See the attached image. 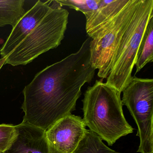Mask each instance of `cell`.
<instances>
[{
    "label": "cell",
    "instance_id": "cell-1",
    "mask_svg": "<svg viewBox=\"0 0 153 153\" xmlns=\"http://www.w3.org/2000/svg\"><path fill=\"white\" fill-rule=\"evenodd\" d=\"M90 40L88 37L77 51L38 72L25 87L22 122L46 131L76 110L81 88L95 72L90 63Z\"/></svg>",
    "mask_w": 153,
    "mask_h": 153
},
{
    "label": "cell",
    "instance_id": "cell-2",
    "mask_svg": "<svg viewBox=\"0 0 153 153\" xmlns=\"http://www.w3.org/2000/svg\"><path fill=\"white\" fill-rule=\"evenodd\" d=\"M120 96L101 79L88 88L82 100L85 125L110 146L134 130L124 117Z\"/></svg>",
    "mask_w": 153,
    "mask_h": 153
},
{
    "label": "cell",
    "instance_id": "cell-3",
    "mask_svg": "<svg viewBox=\"0 0 153 153\" xmlns=\"http://www.w3.org/2000/svg\"><path fill=\"white\" fill-rule=\"evenodd\" d=\"M153 17V0H138L134 13L115 51L106 83L120 94L132 76L145 29Z\"/></svg>",
    "mask_w": 153,
    "mask_h": 153
},
{
    "label": "cell",
    "instance_id": "cell-4",
    "mask_svg": "<svg viewBox=\"0 0 153 153\" xmlns=\"http://www.w3.org/2000/svg\"><path fill=\"white\" fill-rule=\"evenodd\" d=\"M69 15L68 10L54 1L47 15L7 57L6 64L25 65L39 55L57 48L64 39Z\"/></svg>",
    "mask_w": 153,
    "mask_h": 153
},
{
    "label": "cell",
    "instance_id": "cell-5",
    "mask_svg": "<svg viewBox=\"0 0 153 153\" xmlns=\"http://www.w3.org/2000/svg\"><path fill=\"white\" fill-rule=\"evenodd\" d=\"M121 101L137 123L140 140L137 152L153 153V79L132 76Z\"/></svg>",
    "mask_w": 153,
    "mask_h": 153
},
{
    "label": "cell",
    "instance_id": "cell-6",
    "mask_svg": "<svg viewBox=\"0 0 153 153\" xmlns=\"http://www.w3.org/2000/svg\"><path fill=\"white\" fill-rule=\"evenodd\" d=\"M138 0H129L114 18L91 37L90 63L101 79L109 75L115 51L134 13Z\"/></svg>",
    "mask_w": 153,
    "mask_h": 153
},
{
    "label": "cell",
    "instance_id": "cell-7",
    "mask_svg": "<svg viewBox=\"0 0 153 153\" xmlns=\"http://www.w3.org/2000/svg\"><path fill=\"white\" fill-rule=\"evenodd\" d=\"M83 119L71 113L55 123L45 131L50 153H72L87 129Z\"/></svg>",
    "mask_w": 153,
    "mask_h": 153
},
{
    "label": "cell",
    "instance_id": "cell-8",
    "mask_svg": "<svg viewBox=\"0 0 153 153\" xmlns=\"http://www.w3.org/2000/svg\"><path fill=\"white\" fill-rule=\"evenodd\" d=\"M51 1H38L20 19L14 27L0 51L2 58L7 57L13 50L35 28L51 9Z\"/></svg>",
    "mask_w": 153,
    "mask_h": 153
},
{
    "label": "cell",
    "instance_id": "cell-9",
    "mask_svg": "<svg viewBox=\"0 0 153 153\" xmlns=\"http://www.w3.org/2000/svg\"><path fill=\"white\" fill-rule=\"evenodd\" d=\"M16 128V137L3 153H50L44 130L23 122Z\"/></svg>",
    "mask_w": 153,
    "mask_h": 153
},
{
    "label": "cell",
    "instance_id": "cell-10",
    "mask_svg": "<svg viewBox=\"0 0 153 153\" xmlns=\"http://www.w3.org/2000/svg\"><path fill=\"white\" fill-rule=\"evenodd\" d=\"M129 0H101L98 8L85 16V29L91 38L127 6Z\"/></svg>",
    "mask_w": 153,
    "mask_h": 153
},
{
    "label": "cell",
    "instance_id": "cell-11",
    "mask_svg": "<svg viewBox=\"0 0 153 153\" xmlns=\"http://www.w3.org/2000/svg\"><path fill=\"white\" fill-rule=\"evenodd\" d=\"M24 0H0V27L10 25L14 27L25 14Z\"/></svg>",
    "mask_w": 153,
    "mask_h": 153
},
{
    "label": "cell",
    "instance_id": "cell-12",
    "mask_svg": "<svg viewBox=\"0 0 153 153\" xmlns=\"http://www.w3.org/2000/svg\"><path fill=\"white\" fill-rule=\"evenodd\" d=\"M153 61V17L147 25L136 59L135 76L148 63Z\"/></svg>",
    "mask_w": 153,
    "mask_h": 153
},
{
    "label": "cell",
    "instance_id": "cell-13",
    "mask_svg": "<svg viewBox=\"0 0 153 153\" xmlns=\"http://www.w3.org/2000/svg\"><path fill=\"white\" fill-rule=\"evenodd\" d=\"M72 153H120L111 149L102 142V140L89 130Z\"/></svg>",
    "mask_w": 153,
    "mask_h": 153
},
{
    "label": "cell",
    "instance_id": "cell-14",
    "mask_svg": "<svg viewBox=\"0 0 153 153\" xmlns=\"http://www.w3.org/2000/svg\"><path fill=\"white\" fill-rule=\"evenodd\" d=\"M61 6H67L82 12L85 16L92 14L99 7L101 0H55Z\"/></svg>",
    "mask_w": 153,
    "mask_h": 153
},
{
    "label": "cell",
    "instance_id": "cell-15",
    "mask_svg": "<svg viewBox=\"0 0 153 153\" xmlns=\"http://www.w3.org/2000/svg\"><path fill=\"white\" fill-rule=\"evenodd\" d=\"M16 135V126L0 124V153H4L9 147Z\"/></svg>",
    "mask_w": 153,
    "mask_h": 153
},
{
    "label": "cell",
    "instance_id": "cell-16",
    "mask_svg": "<svg viewBox=\"0 0 153 153\" xmlns=\"http://www.w3.org/2000/svg\"><path fill=\"white\" fill-rule=\"evenodd\" d=\"M7 57H5V58H1L0 59V70L2 68V66L6 64V59H7Z\"/></svg>",
    "mask_w": 153,
    "mask_h": 153
}]
</instances>
